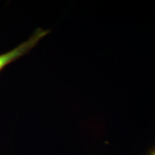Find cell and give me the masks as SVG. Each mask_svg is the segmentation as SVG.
Here are the masks:
<instances>
[{
	"label": "cell",
	"instance_id": "obj_1",
	"mask_svg": "<svg viewBox=\"0 0 155 155\" xmlns=\"http://www.w3.org/2000/svg\"><path fill=\"white\" fill-rule=\"evenodd\" d=\"M49 32V30L38 28L26 41L23 42L22 43L19 45L14 49L9 50L7 53L0 55V71H2L6 65L12 62L16 61L28 53L35 46L38 45L41 39L47 35Z\"/></svg>",
	"mask_w": 155,
	"mask_h": 155
},
{
	"label": "cell",
	"instance_id": "obj_2",
	"mask_svg": "<svg viewBox=\"0 0 155 155\" xmlns=\"http://www.w3.org/2000/svg\"><path fill=\"white\" fill-rule=\"evenodd\" d=\"M147 155H155V147H153V148L151 149V150L149 151Z\"/></svg>",
	"mask_w": 155,
	"mask_h": 155
}]
</instances>
